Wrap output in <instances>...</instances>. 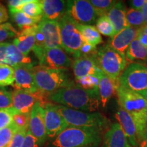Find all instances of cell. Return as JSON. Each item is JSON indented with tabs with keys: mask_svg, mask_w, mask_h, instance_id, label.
I'll return each instance as SVG.
<instances>
[{
	"mask_svg": "<svg viewBox=\"0 0 147 147\" xmlns=\"http://www.w3.org/2000/svg\"><path fill=\"white\" fill-rule=\"evenodd\" d=\"M49 99L53 104L88 113L98 110L101 104L99 91L82 89L76 84L49 93Z\"/></svg>",
	"mask_w": 147,
	"mask_h": 147,
	"instance_id": "1",
	"label": "cell"
},
{
	"mask_svg": "<svg viewBox=\"0 0 147 147\" xmlns=\"http://www.w3.org/2000/svg\"><path fill=\"white\" fill-rule=\"evenodd\" d=\"M119 107L131 116L137 127L139 142L143 140L147 119V102L142 95L119 85L117 91Z\"/></svg>",
	"mask_w": 147,
	"mask_h": 147,
	"instance_id": "2",
	"label": "cell"
},
{
	"mask_svg": "<svg viewBox=\"0 0 147 147\" xmlns=\"http://www.w3.org/2000/svg\"><path fill=\"white\" fill-rule=\"evenodd\" d=\"M102 131L68 126L55 138L53 147H97L102 142Z\"/></svg>",
	"mask_w": 147,
	"mask_h": 147,
	"instance_id": "3",
	"label": "cell"
},
{
	"mask_svg": "<svg viewBox=\"0 0 147 147\" xmlns=\"http://www.w3.org/2000/svg\"><path fill=\"white\" fill-rule=\"evenodd\" d=\"M54 104L68 126L93 129L103 131L109 125L108 119L100 113H88Z\"/></svg>",
	"mask_w": 147,
	"mask_h": 147,
	"instance_id": "4",
	"label": "cell"
},
{
	"mask_svg": "<svg viewBox=\"0 0 147 147\" xmlns=\"http://www.w3.org/2000/svg\"><path fill=\"white\" fill-rule=\"evenodd\" d=\"M32 72L38 89L49 94L74 84L65 69H51L39 65L32 67Z\"/></svg>",
	"mask_w": 147,
	"mask_h": 147,
	"instance_id": "5",
	"label": "cell"
},
{
	"mask_svg": "<svg viewBox=\"0 0 147 147\" xmlns=\"http://www.w3.org/2000/svg\"><path fill=\"white\" fill-rule=\"evenodd\" d=\"M93 56L99 68L111 78L119 79L127 66L125 54L115 50L108 44L97 49Z\"/></svg>",
	"mask_w": 147,
	"mask_h": 147,
	"instance_id": "6",
	"label": "cell"
},
{
	"mask_svg": "<svg viewBox=\"0 0 147 147\" xmlns=\"http://www.w3.org/2000/svg\"><path fill=\"white\" fill-rule=\"evenodd\" d=\"M60 28L62 49L67 54L76 59L80 57V51L84 40L77 26V23L65 14L58 21Z\"/></svg>",
	"mask_w": 147,
	"mask_h": 147,
	"instance_id": "7",
	"label": "cell"
},
{
	"mask_svg": "<svg viewBox=\"0 0 147 147\" xmlns=\"http://www.w3.org/2000/svg\"><path fill=\"white\" fill-rule=\"evenodd\" d=\"M119 80L122 87L142 95L147 92V65L138 62L129 64Z\"/></svg>",
	"mask_w": 147,
	"mask_h": 147,
	"instance_id": "8",
	"label": "cell"
},
{
	"mask_svg": "<svg viewBox=\"0 0 147 147\" xmlns=\"http://www.w3.org/2000/svg\"><path fill=\"white\" fill-rule=\"evenodd\" d=\"M66 14L80 25H92L99 18L94 7L87 0L67 1Z\"/></svg>",
	"mask_w": 147,
	"mask_h": 147,
	"instance_id": "9",
	"label": "cell"
},
{
	"mask_svg": "<svg viewBox=\"0 0 147 147\" xmlns=\"http://www.w3.org/2000/svg\"><path fill=\"white\" fill-rule=\"evenodd\" d=\"M73 63L74 61L62 48L46 49L42 58L39 60L40 65L56 69H67L72 67Z\"/></svg>",
	"mask_w": 147,
	"mask_h": 147,
	"instance_id": "10",
	"label": "cell"
},
{
	"mask_svg": "<svg viewBox=\"0 0 147 147\" xmlns=\"http://www.w3.org/2000/svg\"><path fill=\"white\" fill-rule=\"evenodd\" d=\"M28 129L38 140L40 145L45 142L47 138L45 126V110L39 102L35 104L31 111Z\"/></svg>",
	"mask_w": 147,
	"mask_h": 147,
	"instance_id": "11",
	"label": "cell"
},
{
	"mask_svg": "<svg viewBox=\"0 0 147 147\" xmlns=\"http://www.w3.org/2000/svg\"><path fill=\"white\" fill-rule=\"evenodd\" d=\"M45 110V126L47 137L56 138L68 127L65 119L55 108V104L49 103L43 106Z\"/></svg>",
	"mask_w": 147,
	"mask_h": 147,
	"instance_id": "12",
	"label": "cell"
},
{
	"mask_svg": "<svg viewBox=\"0 0 147 147\" xmlns=\"http://www.w3.org/2000/svg\"><path fill=\"white\" fill-rule=\"evenodd\" d=\"M72 67L76 80L88 75L100 76L104 74L97 66L93 55H80L74 59Z\"/></svg>",
	"mask_w": 147,
	"mask_h": 147,
	"instance_id": "13",
	"label": "cell"
},
{
	"mask_svg": "<svg viewBox=\"0 0 147 147\" xmlns=\"http://www.w3.org/2000/svg\"><path fill=\"white\" fill-rule=\"evenodd\" d=\"M33 65H18L14 66L15 71V83L13 84L16 89L22 90L30 93L38 91L34 77L32 72Z\"/></svg>",
	"mask_w": 147,
	"mask_h": 147,
	"instance_id": "14",
	"label": "cell"
},
{
	"mask_svg": "<svg viewBox=\"0 0 147 147\" xmlns=\"http://www.w3.org/2000/svg\"><path fill=\"white\" fill-rule=\"evenodd\" d=\"M38 26L45 38L47 49L62 48L60 28L57 21H51L42 18Z\"/></svg>",
	"mask_w": 147,
	"mask_h": 147,
	"instance_id": "15",
	"label": "cell"
},
{
	"mask_svg": "<svg viewBox=\"0 0 147 147\" xmlns=\"http://www.w3.org/2000/svg\"><path fill=\"white\" fill-rule=\"evenodd\" d=\"M38 91V90L35 93H30L15 89L12 92V108L18 113L30 114L35 104L39 102Z\"/></svg>",
	"mask_w": 147,
	"mask_h": 147,
	"instance_id": "16",
	"label": "cell"
},
{
	"mask_svg": "<svg viewBox=\"0 0 147 147\" xmlns=\"http://www.w3.org/2000/svg\"><path fill=\"white\" fill-rule=\"evenodd\" d=\"M115 116L130 145L132 147L138 146L139 140L137 127L131 116L121 107L118 108Z\"/></svg>",
	"mask_w": 147,
	"mask_h": 147,
	"instance_id": "17",
	"label": "cell"
},
{
	"mask_svg": "<svg viewBox=\"0 0 147 147\" xmlns=\"http://www.w3.org/2000/svg\"><path fill=\"white\" fill-rule=\"evenodd\" d=\"M138 31V29L126 27L110 38L107 44L115 50L125 53L131 42L137 38Z\"/></svg>",
	"mask_w": 147,
	"mask_h": 147,
	"instance_id": "18",
	"label": "cell"
},
{
	"mask_svg": "<svg viewBox=\"0 0 147 147\" xmlns=\"http://www.w3.org/2000/svg\"><path fill=\"white\" fill-rule=\"evenodd\" d=\"M43 19L59 21L67 12V1L42 0Z\"/></svg>",
	"mask_w": 147,
	"mask_h": 147,
	"instance_id": "19",
	"label": "cell"
},
{
	"mask_svg": "<svg viewBox=\"0 0 147 147\" xmlns=\"http://www.w3.org/2000/svg\"><path fill=\"white\" fill-rule=\"evenodd\" d=\"M102 147H132L120 124L114 123L104 134Z\"/></svg>",
	"mask_w": 147,
	"mask_h": 147,
	"instance_id": "20",
	"label": "cell"
},
{
	"mask_svg": "<svg viewBox=\"0 0 147 147\" xmlns=\"http://www.w3.org/2000/svg\"><path fill=\"white\" fill-rule=\"evenodd\" d=\"M38 29L37 25L23 29L20 32H18L16 38L13 40L12 44L27 56L34 49L36 43V33Z\"/></svg>",
	"mask_w": 147,
	"mask_h": 147,
	"instance_id": "21",
	"label": "cell"
},
{
	"mask_svg": "<svg viewBox=\"0 0 147 147\" xmlns=\"http://www.w3.org/2000/svg\"><path fill=\"white\" fill-rule=\"evenodd\" d=\"M119 85V79L111 78L104 74L100 77L98 90L100 102L103 108L106 107L108 101L117 93Z\"/></svg>",
	"mask_w": 147,
	"mask_h": 147,
	"instance_id": "22",
	"label": "cell"
},
{
	"mask_svg": "<svg viewBox=\"0 0 147 147\" xmlns=\"http://www.w3.org/2000/svg\"><path fill=\"white\" fill-rule=\"evenodd\" d=\"M126 13L127 10L123 2L118 1L106 14L113 24L116 34L128 27Z\"/></svg>",
	"mask_w": 147,
	"mask_h": 147,
	"instance_id": "23",
	"label": "cell"
},
{
	"mask_svg": "<svg viewBox=\"0 0 147 147\" xmlns=\"http://www.w3.org/2000/svg\"><path fill=\"white\" fill-rule=\"evenodd\" d=\"M5 64L12 66V67L18 65H33L29 57L24 55L15 45L10 43L8 44L7 48Z\"/></svg>",
	"mask_w": 147,
	"mask_h": 147,
	"instance_id": "24",
	"label": "cell"
},
{
	"mask_svg": "<svg viewBox=\"0 0 147 147\" xmlns=\"http://www.w3.org/2000/svg\"><path fill=\"white\" fill-rule=\"evenodd\" d=\"M77 26L81 34L84 42L96 47L102 43V38L96 27L93 25H80L77 23Z\"/></svg>",
	"mask_w": 147,
	"mask_h": 147,
	"instance_id": "25",
	"label": "cell"
},
{
	"mask_svg": "<svg viewBox=\"0 0 147 147\" xmlns=\"http://www.w3.org/2000/svg\"><path fill=\"white\" fill-rule=\"evenodd\" d=\"M125 56L127 60L131 61H147V48L136 38L126 51Z\"/></svg>",
	"mask_w": 147,
	"mask_h": 147,
	"instance_id": "26",
	"label": "cell"
},
{
	"mask_svg": "<svg viewBox=\"0 0 147 147\" xmlns=\"http://www.w3.org/2000/svg\"><path fill=\"white\" fill-rule=\"evenodd\" d=\"M18 12H22L29 17L42 21L43 18V11L41 1L38 0H29L25 3Z\"/></svg>",
	"mask_w": 147,
	"mask_h": 147,
	"instance_id": "27",
	"label": "cell"
},
{
	"mask_svg": "<svg viewBox=\"0 0 147 147\" xmlns=\"http://www.w3.org/2000/svg\"><path fill=\"white\" fill-rule=\"evenodd\" d=\"M12 20L21 30L38 25L40 20L35 19L22 12H10Z\"/></svg>",
	"mask_w": 147,
	"mask_h": 147,
	"instance_id": "28",
	"label": "cell"
},
{
	"mask_svg": "<svg viewBox=\"0 0 147 147\" xmlns=\"http://www.w3.org/2000/svg\"><path fill=\"white\" fill-rule=\"evenodd\" d=\"M95 25L98 32L103 36L113 38L116 34L113 24L107 15L100 16L95 22Z\"/></svg>",
	"mask_w": 147,
	"mask_h": 147,
	"instance_id": "29",
	"label": "cell"
},
{
	"mask_svg": "<svg viewBox=\"0 0 147 147\" xmlns=\"http://www.w3.org/2000/svg\"><path fill=\"white\" fill-rule=\"evenodd\" d=\"M15 80L14 67L7 64H0V87L12 85Z\"/></svg>",
	"mask_w": 147,
	"mask_h": 147,
	"instance_id": "30",
	"label": "cell"
},
{
	"mask_svg": "<svg viewBox=\"0 0 147 147\" xmlns=\"http://www.w3.org/2000/svg\"><path fill=\"white\" fill-rule=\"evenodd\" d=\"M126 17L128 27L139 29L145 25L144 16L141 10H134L133 8L129 9L127 10Z\"/></svg>",
	"mask_w": 147,
	"mask_h": 147,
	"instance_id": "31",
	"label": "cell"
},
{
	"mask_svg": "<svg viewBox=\"0 0 147 147\" xmlns=\"http://www.w3.org/2000/svg\"><path fill=\"white\" fill-rule=\"evenodd\" d=\"M102 76H98L88 75V76L82 77V78L76 80V84L82 89L99 91V84H100V77Z\"/></svg>",
	"mask_w": 147,
	"mask_h": 147,
	"instance_id": "32",
	"label": "cell"
},
{
	"mask_svg": "<svg viewBox=\"0 0 147 147\" xmlns=\"http://www.w3.org/2000/svg\"><path fill=\"white\" fill-rule=\"evenodd\" d=\"M118 1L114 0H90L89 2L94 7L99 17L106 15Z\"/></svg>",
	"mask_w": 147,
	"mask_h": 147,
	"instance_id": "33",
	"label": "cell"
},
{
	"mask_svg": "<svg viewBox=\"0 0 147 147\" xmlns=\"http://www.w3.org/2000/svg\"><path fill=\"white\" fill-rule=\"evenodd\" d=\"M18 130L13 123L0 129V147H9L14 134Z\"/></svg>",
	"mask_w": 147,
	"mask_h": 147,
	"instance_id": "34",
	"label": "cell"
},
{
	"mask_svg": "<svg viewBox=\"0 0 147 147\" xmlns=\"http://www.w3.org/2000/svg\"><path fill=\"white\" fill-rule=\"evenodd\" d=\"M18 32L9 23L0 24V43L12 38H16Z\"/></svg>",
	"mask_w": 147,
	"mask_h": 147,
	"instance_id": "35",
	"label": "cell"
},
{
	"mask_svg": "<svg viewBox=\"0 0 147 147\" xmlns=\"http://www.w3.org/2000/svg\"><path fill=\"white\" fill-rule=\"evenodd\" d=\"M16 110L14 108L0 109V129L6 127L12 123V116Z\"/></svg>",
	"mask_w": 147,
	"mask_h": 147,
	"instance_id": "36",
	"label": "cell"
},
{
	"mask_svg": "<svg viewBox=\"0 0 147 147\" xmlns=\"http://www.w3.org/2000/svg\"><path fill=\"white\" fill-rule=\"evenodd\" d=\"M29 116H30V114L21 113L16 111L12 116V119H13L12 123L15 125L18 129L28 127Z\"/></svg>",
	"mask_w": 147,
	"mask_h": 147,
	"instance_id": "37",
	"label": "cell"
},
{
	"mask_svg": "<svg viewBox=\"0 0 147 147\" xmlns=\"http://www.w3.org/2000/svg\"><path fill=\"white\" fill-rule=\"evenodd\" d=\"M12 92L0 88V109L12 108Z\"/></svg>",
	"mask_w": 147,
	"mask_h": 147,
	"instance_id": "38",
	"label": "cell"
},
{
	"mask_svg": "<svg viewBox=\"0 0 147 147\" xmlns=\"http://www.w3.org/2000/svg\"><path fill=\"white\" fill-rule=\"evenodd\" d=\"M27 130H28V127L18 129L14 134L9 147H21Z\"/></svg>",
	"mask_w": 147,
	"mask_h": 147,
	"instance_id": "39",
	"label": "cell"
},
{
	"mask_svg": "<svg viewBox=\"0 0 147 147\" xmlns=\"http://www.w3.org/2000/svg\"><path fill=\"white\" fill-rule=\"evenodd\" d=\"M21 147H40V144L38 140L35 138L30 131L27 130L25 139Z\"/></svg>",
	"mask_w": 147,
	"mask_h": 147,
	"instance_id": "40",
	"label": "cell"
},
{
	"mask_svg": "<svg viewBox=\"0 0 147 147\" xmlns=\"http://www.w3.org/2000/svg\"><path fill=\"white\" fill-rule=\"evenodd\" d=\"M29 0H11L8 1V5L10 12H18L23 5L28 2Z\"/></svg>",
	"mask_w": 147,
	"mask_h": 147,
	"instance_id": "41",
	"label": "cell"
},
{
	"mask_svg": "<svg viewBox=\"0 0 147 147\" xmlns=\"http://www.w3.org/2000/svg\"><path fill=\"white\" fill-rule=\"evenodd\" d=\"M137 39L147 48V25H143L138 29Z\"/></svg>",
	"mask_w": 147,
	"mask_h": 147,
	"instance_id": "42",
	"label": "cell"
},
{
	"mask_svg": "<svg viewBox=\"0 0 147 147\" xmlns=\"http://www.w3.org/2000/svg\"><path fill=\"white\" fill-rule=\"evenodd\" d=\"M8 44L6 42L0 43V64H5Z\"/></svg>",
	"mask_w": 147,
	"mask_h": 147,
	"instance_id": "43",
	"label": "cell"
},
{
	"mask_svg": "<svg viewBox=\"0 0 147 147\" xmlns=\"http://www.w3.org/2000/svg\"><path fill=\"white\" fill-rule=\"evenodd\" d=\"M9 16L7 9L2 3H0V24L6 22Z\"/></svg>",
	"mask_w": 147,
	"mask_h": 147,
	"instance_id": "44",
	"label": "cell"
},
{
	"mask_svg": "<svg viewBox=\"0 0 147 147\" xmlns=\"http://www.w3.org/2000/svg\"><path fill=\"white\" fill-rule=\"evenodd\" d=\"M146 1V0H131V1H129V3L131 5V8L134 9V10H141Z\"/></svg>",
	"mask_w": 147,
	"mask_h": 147,
	"instance_id": "45",
	"label": "cell"
},
{
	"mask_svg": "<svg viewBox=\"0 0 147 147\" xmlns=\"http://www.w3.org/2000/svg\"><path fill=\"white\" fill-rule=\"evenodd\" d=\"M141 12H142L143 16H144L145 25H147V0L144 6H143V8L141 9Z\"/></svg>",
	"mask_w": 147,
	"mask_h": 147,
	"instance_id": "46",
	"label": "cell"
},
{
	"mask_svg": "<svg viewBox=\"0 0 147 147\" xmlns=\"http://www.w3.org/2000/svg\"><path fill=\"white\" fill-rule=\"evenodd\" d=\"M142 141H147V119L146 121V124H145L144 135H143V140Z\"/></svg>",
	"mask_w": 147,
	"mask_h": 147,
	"instance_id": "47",
	"label": "cell"
},
{
	"mask_svg": "<svg viewBox=\"0 0 147 147\" xmlns=\"http://www.w3.org/2000/svg\"><path fill=\"white\" fill-rule=\"evenodd\" d=\"M142 96L144 97L145 100H146V102H147V92H146V93H145L144 94H143V95H142Z\"/></svg>",
	"mask_w": 147,
	"mask_h": 147,
	"instance_id": "48",
	"label": "cell"
},
{
	"mask_svg": "<svg viewBox=\"0 0 147 147\" xmlns=\"http://www.w3.org/2000/svg\"><path fill=\"white\" fill-rule=\"evenodd\" d=\"M144 147H147V141H146V144H145Z\"/></svg>",
	"mask_w": 147,
	"mask_h": 147,
	"instance_id": "49",
	"label": "cell"
}]
</instances>
